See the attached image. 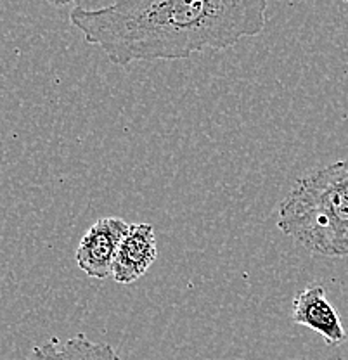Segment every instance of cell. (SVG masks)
Masks as SVG:
<instances>
[{"instance_id": "cell-1", "label": "cell", "mask_w": 348, "mask_h": 360, "mask_svg": "<svg viewBox=\"0 0 348 360\" xmlns=\"http://www.w3.org/2000/svg\"><path fill=\"white\" fill-rule=\"evenodd\" d=\"M269 0H113L75 7L71 25L116 66L179 61L260 35Z\"/></svg>"}, {"instance_id": "cell-2", "label": "cell", "mask_w": 348, "mask_h": 360, "mask_svg": "<svg viewBox=\"0 0 348 360\" xmlns=\"http://www.w3.org/2000/svg\"><path fill=\"white\" fill-rule=\"evenodd\" d=\"M278 227L309 253L348 257V160L298 179L279 202Z\"/></svg>"}, {"instance_id": "cell-3", "label": "cell", "mask_w": 348, "mask_h": 360, "mask_svg": "<svg viewBox=\"0 0 348 360\" xmlns=\"http://www.w3.org/2000/svg\"><path fill=\"white\" fill-rule=\"evenodd\" d=\"M129 227L130 224L120 217H104L94 222L78 243L75 253L78 267L94 279L111 277L116 251Z\"/></svg>"}, {"instance_id": "cell-4", "label": "cell", "mask_w": 348, "mask_h": 360, "mask_svg": "<svg viewBox=\"0 0 348 360\" xmlns=\"http://www.w3.org/2000/svg\"><path fill=\"white\" fill-rule=\"evenodd\" d=\"M158 258L155 227L151 224H130L129 232L120 243L111 277L118 284H132L146 276Z\"/></svg>"}, {"instance_id": "cell-5", "label": "cell", "mask_w": 348, "mask_h": 360, "mask_svg": "<svg viewBox=\"0 0 348 360\" xmlns=\"http://www.w3.org/2000/svg\"><path fill=\"white\" fill-rule=\"evenodd\" d=\"M291 319L295 324L312 329L329 347H338L347 340V331L338 312L326 296L323 286H309L293 300Z\"/></svg>"}, {"instance_id": "cell-6", "label": "cell", "mask_w": 348, "mask_h": 360, "mask_svg": "<svg viewBox=\"0 0 348 360\" xmlns=\"http://www.w3.org/2000/svg\"><path fill=\"white\" fill-rule=\"evenodd\" d=\"M32 357L33 360H123L111 345L89 340L84 333L66 341L52 338L47 343L33 348Z\"/></svg>"}, {"instance_id": "cell-7", "label": "cell", "mask_w": 348, "mask_h": 360, "mask_svg": "<svg viewBox=\"0 0 348 360\" xmlns=\"http://www.w3.org/2000/svg\"><path fill=\"white\" fill-rule=\"evenodd\" d=\"M75 2H77V7H80V9L92 11V9H101V7L110 6L113 0H75Z\"/></svg>"}, {"instance_id": "cell-8", "label": "cell", "mask_w": 348, "mask_h": 360, "mask_svg": "<svg viewBox=\"0 0 348 360\" xmlns=\"http://www.w3.org/2000/svg\"><path fill=\"white\" fill-rule=\"evenodd\" d=\"M49 4H52V6H58V7H63V6H68V4L75 2V0H47Z\"/></svg>"}]
</instances>
